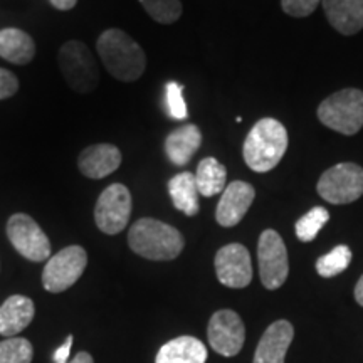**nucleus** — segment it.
I'll return each mask as SVG.
<instances>
[{"mask_svg": "<svg viewBox=\"0 0 363 363\" xmlns=\"http://www.w3.org/2000/svg\"><path fill=\"white\" fill-rule=\"evenodd\" d=\"M96 49L103 66L108 72L123 83H131L142 78L147 67V56L136 40L125 30L108 29L99 35Z\"/></svg>", "mask_w": 363, "mask_h": 363, "instance_id": "obj_1", "label": "nucleus"}, {"mask_svg": "<svg viewBox=\"0 0 363 363\" xmlns=\"http://www.w3.org/2000/svg\"><path fill=\"white\" fill-rule=\"evenodd\" d=\"M128 246L145 259L172 261L184 251L185 240L175 227L143 217L130 227Z\"/></svg>", "mask_w": 363, "mask_h": 363, "instance_id": "obj_2", "label": "nucleus"}, {"mask_svg": "<svg viewBox=\"0 0 363 363\" xmlns=\"http://www.w3.org/2000/svg\"><path fill=\"white\" fill-rule=\"evenodd\" d=\"M288 150V131L274 118H262L252 126L244 142V160L257 174L274 169Z\"/></svg>", "mask_w": 363, "mask_h": 363, "instance_id": "obj_3", "label": "nucleus"}, {"mask_svg": "<svg viewBox=\"0 0 363 363\" xmlns=\"http://www.w3.org/2000/svg\"><path fill=\"white\" fill-rule=\"evenodd\" d=\"M318 120L342 135H357L363 126V91L347 88L318 106Z\"/></svg>", "mask_w": 363, "mask_h": 363, "instance_id": "obj_4", "label": "nucleus"}, {"mask_svg": "<svg viewBox=\"0 0 363 363\" xmlns=\"http://www.w3.org/2000/svg\"><path fill=\"white\" fill-rule=\"evenodd\" d=\"M57 62L66 83L76 93L88 94L96 89L99 83L98 65L84 43L69 40L62 44L57 54Z\"/></svg>", "mask_w": 363, "mask_h": 363, "instance_id": "obj_5", "label": "nucleus"}, {"mask_svg": "<svg viewBox=\"0 0 363 363\" xmlns=\"http://www.w3.org/2000/svg\"><path fill=\"white\" fill-rule=\"evenodd\" d=\"M316 189L335 206L355 202L363 195V169L357 163H338L320 177Z\"/></svg>", "mask_w": 363, "mask_h": 363, "instance_id": "obj_6", "label": "nucleus"}, {"mask_svg": "<svg viewBox=\"0 0 363 363\" xmlns=\"http://www.w3.org/2000/svg\"><path fill=\"white\" fill-rule=\"evenodd\" d=\"M88 264V254L81 246H67L49 257L43 271V286L49 293H62L76 284Z\"/></svg>", "mask_w": 363, "mask_h": 363, "instance_id": "obj_7", "label": "nucleus"}, {"mask_svg": "<svg viewBox=\"0 0 363 363\" xmlns=\"http://www.w3.org/2000/svg\"><path fill=\"white\" fill-rule=\"evenodd\" d=\"M7 238L17 252L33 262L51 257V242L38 222L27 214H13L7 222Z\"/></svg>", "mask_w": 363, "mask_h": 363, "instance_id": "obj_8", "label": "nucleus"}, {"mask_svg": "<svg viewBox=\"0 0 363 363\" xmlns=\"http://www.w3.org/2000/svg\"><path fill=\"white\" fill-rule=\"evenodd\" d=\"M131 216V194L123 184H111L99 195L94 207L98 229L108 235L120 234Z\"/></svg>", "mask_w": 363, "mask_h": 363, "instance_id": "obj_9", "label": "nucleus"}, {"mask_svg": "<svg viewBox=\"0 0 363 363\" xmlns=\"http://www.w3.org/2000/svg\"><path fill=\"white\" fill-rule=\"evenodd\" d=\"M259 276L266 289H278L286 283L289 272L288 251L283 238L276 230L267 229L261 234L257 244Z\"/></svg>", "mask_w": 363, "mask_h": 363, "instance_id": "obj_10", "label": "nucleus"}, {"mask_svg": "<svg viewBox=\"0 0 363 363\" xmlns=\"http://www.w3.org/2000/svg\"><path fill=\"white\" fill-rule=\"evenodd\" d=\"M207 338L211 348L222 357H235L246 340V330L240 316L233 310H220L208 321Z\"/></svg>", "mask_w": 363, "mask_h": 363, "instance_id": "obj_11", "label": "nucleus"}, {"mask_svg": "<svg viewBox=\"0 0 363 363\" xmlns=\"http://www.w3.org/2000/svg\"><path fill=\"white\" fill-rule=\"evenodd\" d=\"M217 278L227 288L240 289L252 281V261L247 247L242 244H227L216 254Z\"/></svg>", "mask_w": 363, "mask_h": 363, "instance_id": "obj_12", "label": "nucleus"}, {"mask_svg": "<svg viewBox=\"0 0 363 363\" xmlns=\"http://www.w3.org/2000/svg\"><path fill=\"white\" fill-rule=\"evenodd\" d=\"M256 190L247 182L234 180L222 192V197L216 208V219L222 227L238 225L244 216L247 214L249 207L252 206Z\"/></svg>", "mask_w": 363, "mask_h": 363, "instance_id": "obj_13", "label": "nucleus"}, {"mask_svg": "<svg viewBox=\"0 0 363 363\" xmlns=\"http://www.w3.org/2000/svg\"><path fill=\"white\" fill-rule=\"evenodd\" d=\"M121 160L123 157H121L120 148L111 143H98L81 152L78 169L88 179L99 180L120 169Z\"/></svg>", "mask_w": 363, "mask_h": 363, "instance_id": "obj_14", "label": "nucleus"}, {"mask_svg": "<svg viewBox=\"0 0 363 363\" xmlns=\"http://www.w3.org/2000/svg\"><path fill=\"white\" fill-rule=\"evenodd\" d=\"M293 337L294 328L289 321H274L261 337L252 363H284Z\"/></svg>", "mask_w": 363, "mask_h": 363, "instance_id": "obj_15", "label": "nucleus"}, {"mask_svg": "<svg viewBox=\"0 0 363 363\" xmlns=\"http://www.w3.org/2000/svg\"><path fill=\"white\" fill-rule=\"evenodd\" d=\"M35 306L30 298L12 294L0 306V335L12 338L24 331L34 320Z\"/></svg>", "mask_w": 363, "mask_h": 363, "instance_id": "obj_16", "label": "nucleus"}, {"mask_svg": "<svg viewBox=\"0 0 363 363\" xmlns=\"http://www.w3.org/2000/svg\"><path fill=\"white\" fill-rule=\"evenodd\" d=\"M328 22L343 35L363 29V0H321Z\"/></svg>", "mask_w": 363, "mask_h": 363, "instance_id": "obj_17", "label": "nucleus"}, {"mask_svg": "<svg viewBox=\"0 0 363 363\" xmlns=\"http://www.w3.org/2000/svg\"><path fill=\"white\" fill-rule=\"evenodd\" d=\"M202 145V133L197 125H184L172 131L165 140V153L177 167H185Z\"/></svg>", "mask_w": 363, "mask_h": 363, "instance_id": "obj_18", "label": "nucleus"}, {"mask_svg": "<svg viewBox=\"0 0 363 363\" xmlns=\"http://www.w3.org/2000/svg\"><path fill=\"white\" fill-rule=\"evenodd\" d=\"M207 348L201 340L194 337H179L170 340L158 350L155 363H206Z\"/></svg>", "mask_w": 363, "mask_h": 363, "instance_id": "obj_19", "label": "nucleus"}, {"mask_svg": "<svg viewBox=\"0 0 363 363\" xmlns=\"http://www.w3.org/2000/svg\"><path fill=\"white\" fill-rule=\"evenodd\" d=\"M35 56L33 38L16 27L0 30V57L12 65H29Z\"/></svg>", "mask_w": 363, "mask_h": 363, "instance_id": "obj_20", "label": "nucleus"}, {"mask_svg": "<svg viewBox=\"0 0 363 363\" xmlns=\"http://www.w3.org/2000/svg\"><path fill=\"white\" fill-rule=\"evenodd\" d=\"M169 194L177 211L184 212L185 216L194 217L199 214V187L195 182V174L180 172L172 177L169 182Z\"/></svg>", "mask_w": 363, "mask_h": 363, "instance_id": "obj_21", "label": "nucleus"}, {"mask_svg": "<svg viewBox=\"0 0 363 363\" xmlns=\"http://www.w3.org/2000/svg\"><path fill=\"white\" fill-rule=\"evenodd\" d=\"M195 182H197L199 194L203 197H214L224 192L227 187V170L219 160L214 157H207L199 163L195 172Z\"/></svg>", "mask_w": 363, "mask_h": 363, "instance_id": "obj_22", "label": "nucleus"}, {"mask_svg": "<svg viewBox=\"0 0 363 363\" xmlns=\"http://www.w3.org/2000/svg\"><path fill=\"white\" fill-rule=\"evenodd\" d=\"M352 251L348 246H337L316 261V271L321 278H333L350 266Z\"/></svg>", "mask_w": 363, "mask_h": 363, "instance_id": "obj_23", "label": "nucleus"}, {"mask_svg": "<svg viewBox=\"0 0 363 363\" xmlns=\"http://www.w3.org/2000/svg\"><path fill=\"white\" fill-rule=\"evenodd\" d=\"M330 220V214L325 207H313L310 212H306L294 225L296 238L303 242H311L316 239L318 233L323 229L326 222Z\"/></svg>", "mask_w": 363, "mask_h": 363, "instance_id": "obj_24", "label": "nucleus"}, {"mask_svg": "<svg viewBox=\"0 0 363 363\" xmlns=\"http://www.w3.org/2000/svg\"><path fill=\"white\" fill-rule=\"evenodd\" d=\"M33 358L34 348L29 340L12 337L0 342V363H30Z\"/></svg>", "mask_w": 363, "mask_h": 363, "instance_id": "obj_25", "label": "nucleus"}, {"mask_svg": "<svg viewBox=\"0 0 363 363\" xmlns=\"http://www.w3.org/2000/svg\"><path fill=\"white\" fill-rule=\"evenodd\" d=\"M145 11L160 24H174L182 16L180 0H140Z\"/></svg>", "mask_w": 363, "mask_h": 363, "instance_id": "obj_26", "label": "nucleus"}, {"mask_svg": "<svg viewBox=\"0 0 363 363\" xmlns=\"http://www.w3.org/2000/svg\"><path fill=\"white\" fill-rule=\"evenodd\" d=\"M165 104L167 111L174 120H185L189 115L187 104L184 99V86L177 81H170L165 86Z\"/></svg>", "mask_w": 363, "mask_h": 363, "instance_id": "obj_27", "label": "nucleus"}, {"mask_svg": "<svg viewBox=\"0 0 363 363\" xmlns=\"http://www.w3.org/2000/svg\"><path fill=\"white\" fill-rule=\"evenodd\" d=\"M320 4L321 0H281L283 11L291 17H308Z\"/></svg>", "mask_w": 363, "mask_h": 363, "instance_id": "obj_28", "label": "nucleus"}, {"mask_svg": "<svg viewBox=\"0 0 363 363\" xmlns=\"http://www.w3.org/2000/svg\"><path fill=\"white\" fill-rule=\"evenodd\" d=\"M19 91V81L11 71L0 67V99L12 98Z\"/></svg>", "mask_w": 363, "mask_h": 363, "instance_id": "obj_29", "label": "nucleus"}, {"mask_svg": "<svg viewBox=\"0 0 363 363\" xmlns=\"http://www.w3.org/2000/svg\"><path fill=\"white\" fill-rule=\"evenodd\" d=\"M72 342H74V338H72V335H69L66 342L54 352V363H69Z\"/></svg>", "mask_w": 363, "mask_h": 363, "instance_id": "obj_30", "label": "nucleus"}, {"mask_svg": "<svg viewBox=\"0 0 363 363\" xmlns=\"http://www.w3.org/2000/svg\"><path fill=\"white\" fill-rule=\"evenodd\" d=\"M52 4V7H56L57 11H71L72 7L78 4V0H49Z\"/></svg>", "mask_w": 363, "mask_h": 363, "instance_id": "obj_31", "label": "nucleus"}, {"mask_svg": "<svg viewBox=\"0 0 363 363\" xmlns=\"http://www.w3.org/2000/svg\"><path fill=\"white\" fill-rule=\"evenodd\" d=\"M69 363H94V360L88 352H79L72 360H69Z\"/></svg>", "mask_w": 363, "mask_h": 363, "instance_id": "obj_32", "label": "nucleus"}, {"mask_svg": "<svg viewBox=\"0 0 363 363\" xmlns=\"http://www.w3.org/2000/svg\"><path fill=\"white\" fill-rule=\"evenodd\" d=\"M355 299L360 306H363V276L358 279V283L355 286Z\"/></svg>", "mask_w": 363, "mask_h": 363, "instance_id": "obj_33", "label": "nucleus"}]
</instances>
